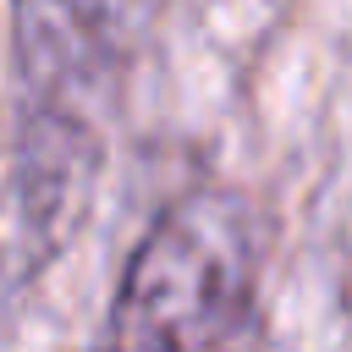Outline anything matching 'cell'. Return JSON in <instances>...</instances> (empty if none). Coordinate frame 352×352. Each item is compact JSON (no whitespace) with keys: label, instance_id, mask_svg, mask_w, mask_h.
Masks as SVG:
<instances>
[{"label":"cell","instance_id":"6da1fadb","mask_svg":"<svg viewBox=\"0 0 352 352\" xmlns=\"http://www.w3.org/2000/svg\"><path fill=\"white\" fill-rule=\"evenodd\" d=\"M253 270V214L236 192L204 187L176 198L121 275L110 352H214L248 314Z\"/></svg>","mask_w":352,"mask_h":352},{"label":"cell","instance_id":"7a4b0ae2","mask_svg":"<svg viewBox=\"0 0 352 352\" xmlns=\"http://www.w3.org/2000/svg\"><path fill=\"white\" fill-rule=\"evenodd\" d=\"M138 0H16L22 55L38 50V72H88L132 28Z\"/></svg>","mask_w":352,"mask_h":352}]
</instances>
